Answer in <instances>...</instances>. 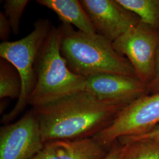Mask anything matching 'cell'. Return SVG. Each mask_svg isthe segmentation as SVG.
<instances>
[{"label":"cell","instance_id":"3","mask_svg":"<svg viewBox=\"0 0 159 159\" xmlns=\"http://www.w3.org/2000/svg\"><path fill=\"white\" fill-rule=\"evenodd\" d=\"M62 35L61 25L52 26L38 53L35 63V84L29 99V105L33 108L85 91L87 79L71 71L61 54Z\"/></svg>","mask_w":159,"mask_h":159},{"label":"cell","instance_id":"2","mask_svg":"<svg viewBox=\"0 0 159 159\" xmlns=\"http://www.w3.org/2000/svg\"><path fill=\"white\" fill-rule=\"evenodd\" d=\"M60 50L68 68L85 78L112 73L137 77L126 57L114 47L113 43L99 34H87L62 23Z\"/></svg>","mask_w":159,"mask_h":159},{"label":"cell","instance_id":"9","mask_svg":"<svg viewBox=\"0 0 159 159\" xmlns=\"http://www.w3.org/2000/svg\"><path fill=\"white\" fill-rule=\"evenodd\" d=\"M97 34L113 43L140 21L117 0L80 1Z\"/></svg>","mask_w":159,"mask_h":159},{"label":"cell","instance_id":"14","mask_svg":"<svg viewBox=\"0 0 159 159\" xmlns=\"http://www.w3.org/2000/svg\"><path fill=\"white\" fill-rule=\"evenodd\" d=\"M119 159H159V143L140 140L121 144Z\"/></svg>","mask_w":159,"mask_h":159},{"label":"cell","instance_id":"5","mask_svg":"<svg viewBox=\"0 0 159 159\" xmlns=\"http://www.w3.org/2000/svg\"><path fill=\"white\" fill-rule=\"evenodd\" d=\"M159 125V93L144 96L125 106L93 138L108 150L120 138L143 134Z\"/></svg>","mask_w":159,"mask_h":159},{"label":"cell","instance_id":"19","mask_svg":"<svg viewBox=\"0 0 159 159\" xmlns=\"http://www.w3.org/2000/svg\"><path fill=\"white\" fill-rule=\"evenodd\" d=\"M121 144L118 140L114 143L111 147L108 150V153L104 159H119Z\"/></svg>","mask_w":159,"mask_h":159},{"label":"cell","instance_id":"13","mask_svg":"<svg viewBox=\"0 0 159 159\" xmlns=\"http://www.w3.org/2000/svg\"><path fill=\"white\" fill-rule=\"evenodd\" d=\"M21 91L20 76L14 66L5 59H0V98L20 97Z\"/></svg>","mask_w":159,"mask_h":159},{"label":"cell","instance_id":"12","mask_svg":"<svg viewBox=\"0 0 159 159\" xmlns=\"http://www.w3.org/2000/svg\"><path fill=\"white\" fill-rule=\"evenodd\" d=\"M142 23L159 31V0H117Z\"/></svg>","mask_w":159,"mask_h":159},{"label":"cell","instance_id":"17","mask_svg":"<svg viewBox=\"0 0 159 159\" xmlns=\"http://www.w3.org/2000/svg\"><path fill=\"white\" fill-rule=\"evenodd\" d=\"M12 32L11 27L4 12H0V39L2 42L8 41Z\"/></svg>","mask_w":159,"mask_h":159},{"label":"cell","instance_id":"11","mask_svg":"<svg viewBox=\"0 0 159 159\" xmlns=\"http://www.w3.org/2000/svg\"><path fill=\"white\" fill-rule=\"evenodd\" d=\"M38 4L54 12L62 23L74 25L87 34L96 33L91 20L80 1L38 0Z\"/></svg>","mask_w":159,"mask_h":159},{"label":"cell","instance_id":"4","mask_svg":"<svg viewBox=\"0 0 159 159\" xmlns=\"http://www.w3.org/2000/svg\"><path fill=\"white\" fill-rule=\"evenodd\" d=\"M52 27L50 21L40 19L34 23L33 30L25 37L17 41L2 42L0 44V57L14 66L21 81L20 97L11 110L3 115L1 122L4 125L16 119L29 105V97L35 84L36 58Z\"/></svg>","mask_w":159,"mask_h":159},{"label":"cell","instance_id":"18","mask_svg":"<svg viewBox=\"0 0 159 159\" xmlns=\"http://www.w3.org/2000/svg\"><path fill=\"white\" fill-rule=\"evenodd\" d=\"M150 94H153L159 93V48L156 61V74L153 80L148 85Z\"/></svg>","mask_w":159,"mask_h":159},{"label":"cell","instance_id":"1","mask_svg":"<svg viewBox=\"0 0 159 159\" xmlns=\"http://www.w3.org/2000/svg\"><path fill=\"white\" fill-rule=\"evenodd\" d=\"M124 107L102 102L82 91L33 108L45 143L94 137L107 128Z\"/></svg>","mask_w":159,"mask_h":159},{"label":"cell","instance_id":"15","mask_svg":"<svg viewBox=\"0 0 159 159\" xmlns=\"http://www.w3.org/2000/svg\"><path fill=\"white\" fill-rule=\"evenodd\" d=\"M29 2L28 0H6L3 4L4 13L10 23L14 34L19 33L21 19Z\"/></svg>","mask_w":159,"mask_h":159},{"label":"cell","instance_id":"7","mask_svg":"<svg viewBox=\"0 0 159 159\" xmlns=\"http://www.w3.org/2000/svg\"><path fill=\"white\" fill-rule=\"evenodd\" d=\"M44 144L33 108L0 129V159H32Z\"/></svg>","mask_w":159,"mask_h":159},{"label":"cell","instance_id":"6","mask_svg":"<svg viewBox=\"0 0 159 159\" xmlns=\"http://www.w3.org/2000/svg\"><path fill=\"white\" fill-rule=\"evenodd\" d=\"M113 44L116 51L127 58L138 78L148 85L156 74L159 31L140 21Z\"/></svg>","mask_w":159,"mask_h":159},{"label":"cell","instance_id":"10","mask_svg":"<svg viewBox=\"0 0 159 159\" xmlns=\"http://www.w3.org/2000/svg\"><path fill=\"white\" fill-rule=\"evenodd\" d=\"M108 152L93 137L57 140L45 143L32 159H104Z\"/></svg>","mask_w":159,"mask_h":159},{"label":"cell","instance_id":"8","mask_svg":"<svg viewBox=\"0 0 159 159\" xmlns=\"http://www.w3.org/2000/svg\"><path fill=\"white\" fill-rule=\"evenodd\" d=\"M85 91L101 102L123 107L150 94L148 84L139 78L112 73L87 78Z\"/></svg>","mask_w":159,"mask_h":159},{"label":"cell","instance_id":"16","mask_svg":"<svg viewBox=\"0 0 159 159\" xmlns=\"http://www.w3.org/2000/svg\"><path fill=\"white\" fill-rule=\"evenodd\" d=\"M140 140H151L159 143V125L148 133L136 136L123 137L118 140V142L124 144Z\"/></svg>","mask_w":159,"mask_h":159}]
</instances>
